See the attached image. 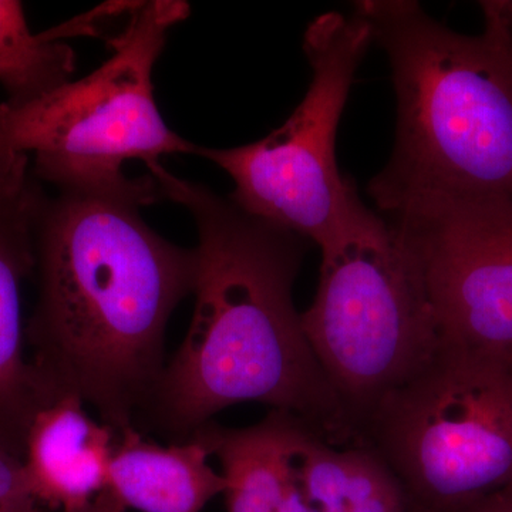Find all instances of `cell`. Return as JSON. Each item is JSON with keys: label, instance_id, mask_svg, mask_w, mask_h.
<instances>
[{"label": "cell", "instance_id": "cell-1", "mask_svg": "<svg viewBox=\"0 0 512 512\" xmlns=\"http://www.w3.org/2000/svg\"><path fill=\"white\" fill-rule=\"evenodd\" d=\"M57 191L36 224L30 363L49 402L77 397L119 433L136 426L163 375L165 330L195 291L197 249L141 218L163 200L150 174Z\"/></svg>", "mask_w": 512, "mask_h": 512}, {"label": "cell", "instance_id": "cell-2", "mask_svg": "<svg viewBox=\"0 0 512 512\" xmlns=\"http://www.w3.org/2000/svg\"><path fill=\"white\" fill-rule=\"evenodd\" d=\"M147 170L163 200L194 218L198 275L190 329L137 420L184 443L222 410L258 402L352 447L355 431L293 303L309 242L161 163Z\"/></svg>", "mask_w": 512, "mask_h": 512}, {"label": "cell", "instance_id": "cell-3", "mask_svg": "<svg viewBox=\"0 0 512 512\" xmlns=\"http://www.w3.org/2000/svg\"><path fill=\"white\" fill-rule=\"evenodd\" d=\"M353 13L386 53L397 103L392 156L367 192L379 211L423 197H512V57L485 28H448L414 0Z\"/></svg>", "mask_w": 512, "mask_h": 512}, {"label": "cell", "instance_id": "cell-4", "mask_svg": "<svg viewBox=\"0 0 512 512\" xmlns=\"http://www.w3.org/2000/svg\"><path fill=\"white\" fill-rule=\"evenodd\" d=\"M353 447L392 471L414 510L470 512L512 484V357L443 339Z\"/></svg>", "mask_w": 512, "mask_h": 512}, {"label": "cell", "instance_id": "cell-5", "mask_svg": "<svg viewBox=\"0 0 512 512\" xmlns=\"http://www.w3.org/2000/svg\"><path fill=\"white\" fill-rule=\"evenodd\" d=\"M320 251L318 289L302 326L356 444L370 414L443 338L419 265L382 214L366 207Z\"/></svg>", "mask_w": 512, "mask_h": 512}, {"label": "cell", "instance_id": "cell-6", "mask_svg": "<svg viewBox=\"0 0 512 512\" xmlns=\"http://www.w3.org/2000/svg\"><path fill=\"white\" fill-rule=\"evenodd\" d=\"M188 15L180 0L133 2L99 69L29 103H0V157L35 154L37 180L64 190L121 183L128 160L150 167L195 156L198 146L165 124L153 90L168 32Z\"/></svg>", "mask_w": 512, "mask_h": 512}, {"label": "cell", "instance_id": "cell-7", "mask_svg": "<svg viewBox=\"0 0 512 512\" xmlns=\"http://www.w3.org/2000/svg\"><path fill=\"white\" fill-rule=\"evenodd\" d=\"M372 45L369 26L355 13L329 12L312 20L303 37L312 82L291 117L247 146L195 151L231 175L235 190L229 200L319 248L365 210L355 183L340 174L336 134Z\"/></svg>", "mask_w": 512, "mask_h": 512}, {"label": "cell", "instance_id": "cell-8", "mask_svg": "<svg viewBox=\"0 0 512 512\" xmlns=\"http://www.w3.org/2000/svg\"><path fill=\"white\" fill-rule=\"evenodd\" d=\"M412 252L441 332L512 357V197H423L382 214Z\"/></svg>", "mask_w": 512, "mask_h": 512}, {"label": "cell", "instance_id": "cell-9", "mask_svg": "<svg viewBox=\"0 0 512 512\" xmlns=\"http://www.w3.org/2000/svg\"><path fill=\"white\" fill-rule=\"evenodd\" d=\"M46 194L29 156L0 157V443L23 457L33 414L49 403L26 356L22 286L36 269V224Z\"/></svg>", "mask_w": 512, "mask_h": 512}, {"label": "cell", "instance_id": "cell-10", "mask_svg": "<svg viewBox=\"0 0 512 512\" xmlns=\"http://www.w3.org/2000/svg\"><path fill=\"white\" fill-rule=\"evenodd\" d=\"M62 396L36 410L26 431L23 470L40 507L74 512L109 487L117 431Z\"/></svg>", "mask_w": 512, "mask_h": 512}, {"label": "cell", "instance_id": "cell-11", "mask_svg": "<svg viewBox=\"0 0 512 512\" xmlns=\"http://www.w3.org/2000/svg\"><path fill=\"white\" fill-rule=\"evenodd\" d=\"M200 440L161 446L136 426L117 433L109 490L140 512H202L227 490Z\"/></svg>", "mask_w": 512, "mask_h": 512}, {"label": "cell", "instance_id": "cell-12", "mask_svg": "<svg viewBox=\"0 0 512 512\" xmlns=\"http://www.w3.org/2000/svg\"><path fill=\"white\" fill-rule=\"evenodd\" d=\"M296 419L271 410L247 429H228L212 420L192 434L220 460L229 512H278L289 485V443Z\"/></svg>", "mask_w": 512, "mask_h": 512}, {"label": "cell", "instance_id": "cell-13", "mask_svg": "<svg viewBox=\"0 0 512 512\" xmlns=\"http://www.w3.org/2000/svg\"><path fill=\"white\" fill-rule=\"evenodd\" d=\"M72 47L33 35L20 2L0 0V84L8 103L39 99L72 80Z\"/></svg>", "mask_w": 512, "mask_h": 512}, {"label": "cell", "instance_id": "cell-14", "mask_svg": "<svg viewBox=\"0 0 512 512\" xmlns=\"http://www.w3.org/2000/svg\"><path fill=\"white\" fill-rule=\"evenodd\" d=\"M343 457L350 512H416L403 485L375 454L345 447Z\"/></svg>", "mask_w": 512, "mask_h": 512}, {"label": "cell", "instance_id": "cell-15", "mask_svg": "<svg viewBox=\"0 0 512 512\" xmlns=\"http://www.w3.org/2000/svg\"><path fill=\"white\" fill-rule=\"evenodd\" d=\"M0 512H42L26 480L23 461L0 443Z\"/></svg>", "mask_w": 512, "mask_h": 512}, {"label": "cell", "instance_id": "cell-16", "mask_svg": "<svg viewBox=\"0 0 512 512\" xmlns=\"http://www.w3.org/2000/svg\"><path fill=\"white\" fill-rule=\"evenodd\" d=\"M480 8L485 28L500 37L512 57V0H484Z\"/></svg>", "mask_w": 512, "mask_h": 512}, {"label": "cell", "instance_id": "cell-17", "mask_svg": "<svg viewBox=\"0 0 512 512\" xmlns=\"http://www.w3.org/2000/svg\"><path fill=\"white\" fill-rule=\"evenodd\" d=\"M295 426H293V430H295ZM292 436L291 443H289V485L288 490H286L284 501H282L278 512H316L315 507H313L311 501H309L308 497H306L305 491H303L301 481H299L298 473H296L295 464H293L291 451Z\"/></svg>", "mask_w": 512, "mask_h": 512}, {"label": "cell", "instance_id": "cell-18", "mask_svg": "<svg viewBox=\"0 0 512 512\" xmlns=\"http://www.w3.org/2000/svg\"><path fill=\"white\" fill-rule=\"evenodd\" d=\"M470 512H512V484L488 495Z\"/></svg>", "mask_w": 512, "mask_h": 512}, {"label": "cell", "instance_id": "cell-19", "mask_svg": "<svg viewBox=\"0 0 512 512\" xmlns=\"http://www.w3.org/2000/svg\"><path fill=\"white\" fill-rule=\"evenodd\" d=\"M126 505L121 503L119 497L116 494L111 493L109 488L104 490L103 493L97 495L96 498L87 505V507L82 508V510L74 511V512H126Z\"/></svg>", "mask_w": 512, "mask_h": 512}, {"label": "cell", "instance_id": "cell-20", "mask_svg": "<svg viewBox=\"0 0 512 512\" xmlns=\"http://www.w3.org/2000/svg\"><path fill=\"white\" fill-rule=\"evenodd\" d=\"M416 512H419V511H416Z\"/></svg>", "mask_w": 512, "mask_h": 512}]
</instances>
